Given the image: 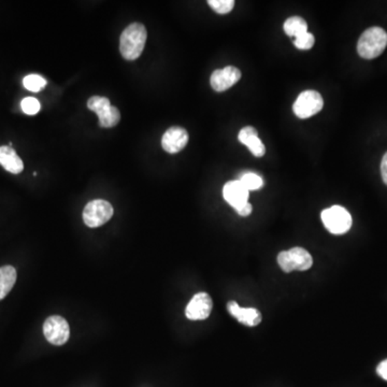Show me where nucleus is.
Returning <instances> with one entry per match:
<instances>
[{
  "label": "nucleus",
  "mask_w": 387,
  "mask_h": 387,
  "mask_svg": "<svg viewBox=\"0 0 387 387\" xmlns=\"http://www.w3.org/2000/svg\"><path fill=\"white\" fill-rule=\"evenodd\" d=\"M146 27L140 23H132L125 28L119 40V51L127 61L139 59L146 46Z\"/></svg>",
  "instance_id": "1"
},
{
  "label": "nucleus",
  "mask_w": 387,
  "mask_h": 387,
  "mask_svg": "<svg viewBox=\"0 0 387 387\" xmlns=\"http://www.w3.org/2000/svg\"><path fill=\"white\" fill-rule=\"evenodd\" d=\"M387 47V32L381 27H371L358 40L357 52L361 59H373L380 57Z\"/></svg>",
  "instance_id": "2"
},
{
  "label": "nucleus",
  "mask_w": 387,
  "mask_h": 387,
  "mask_svg": "<svg viewBox=\"0 0 387 387\" xmlns=\"http://www.w3.org/2000/svg\"><path fill=\"white\" fill-rule=\"evenodd\" d=\"M278 264L286 273L294 270L306 271L309 270L313 265V258L305 248L295 246L288 251L279 253Z\"/></svg>",
  "instance_id": "3"
},
{
  "label": "nucleus",
  "mask_w": 387,
  "mask_h": 387,
  "mask_svg": "<svg viewBox=\"0 0 387 387\" xmlns=\"http://www.w3.org/2000/svg\"><path fill=\"white\" fill-rule=\"evenodd\" d=\"M321 221L327 230L334 235H344L352 227V217L341 206H333L321 212Z\"/></svg>",
  "instance_id": "4"
},
{
  "label": "nucleus",
  "mask_w": 387,
  "mask_h": 387,
  "mask_svg": "<svg viewBox=\"0 0 387 387\" xmlns=\"http://www.w3.org/2000/svg\"><path fill=\"white\" fill-rule=\"evenodd\" d=\"M113 217V207L106 200L97 199L88 202L83 211V221L86 226L97 228L109 222Z\"/></svg>",
  "instance_id": "5"
},
{
  "label": "nucleus",
  "mask_w": 387,
  "mask_h": 387,
  "mask_svg": "<svg viewBox=\"0 0 387 387\" xmlns=\"http://www.w3.org/2000/svg\"><path fill=\"white\" fill-rule=\"evenodd\" d=\"M323 106H324V100L319 92L312 90H305L295 101L292 111L299 119H309L321 112Z\"/></svg>",
  "instance_id": "6"
},
{
  "label": "nucleus",
  "mask_w": 387,
  "mask_h": 387,
  "mask_svg": "<svg viewBox=\"0 0 387 387\" xmlns=\"http://www.w3.org/2000/svg\"><path fill=\"white\" fill-rule=\"evenodd\" d=\"M44 337L54 346H63L70 337L68 321L59 315H53L47 319L43 324Z\"/></svg>",
  "instance_id": "7"
},
{
  "label": "nucleus",
  "mask_w": 387,
  "mask_h": 387,
  "mask_svg": "<svg viewBox=\"0 0 387 387\" xmlns=\"http://www.w3.org/2000/svg\"><path fill=\"white\" fill-rule=\"evenodd\" d=\"M213 302L207 292H198L186 307V317L190 321H202L211 315Z\"/></svg>",
  "instance_id": "8"
},
{
  "label": "nucleus",
  "mask_w": 387,
  "mask_h": 387,
  "mask_svg": "<svg viewBox=\"0 0 387 387\" xmlns=\"http://www.w3.org/2000/svg\"><path fill=\"white\" fill-rule=\"evenodd\" d=\"M240 79H241V71L236 67L228 66L213 71L210 83L215 92L221 93L232 88Z\"/></svg>",
  "instance_id": "9"
},
{
  "label": "nucleus",
  "mask_w": 387,
  "mask_h": 387,
  "mask_svg": "<svg viewBox=\"0 0 387 387\" xmlns=\"http://www.w3.org/2000/svg\"><path fill=\"white\" fill-rule=\"evenodd\" d=\"M188 142V134L180 126H173L163 134L161 146L167 153L176 154L182 151Z\"/></svg>",
  "instance_id": "10"
},
{
  "label": "nucleus",
  "mask_w": 387,
  "mask_h": 387,
  "mask_svg": "<svg viewBox=\"0 0 387 387\" xmlns=\"http://www.w3.org/2000/svg\"><path fill=\"white\" fill-rule=\"evenodd\" d=\"M248 195L250 192L239 180L227 182L223 188V197L236 211L248 204Z\"/></svg>",
  "instance_id": "11"
},
{
  "label": "nucleus",
  "mask_w": 387,
  "mask_h": 387,
  "mask_svg": "<svg viewBox=\"0 0 387 387\" xmlns=\"http://www.w3.org/2000/svg\"><path fill=\"white\" fill-rule=\"evenodd\" d=\"M227 310L237 321L246 326L254 327L261 324V313L255 308H241L236 301H229Z\"/></svg>",
  "instance_id": "12"
},
{
  "label": "nucleus",
  "mask_w": 387,
  "mask_h": 387,
  "mask_svg": "<svg viewBox=\"0 0 387 387\" xmlns=\"http://www.w3.org/2000/svg\"><path fill=\"white\" fill-rule=\"evenodd\" d=\"M239 141L248 146L255 157H263L266 153V148L261 140L258 138V132L254 127L246 126L242 128L238 135Z\"/></svg>",
  "instance_id": "13"
},
{
  "label": "nucleus",
  "mask_w": 387,
  "mask_h": 387,
  "mask_svg": "<svg viewBox=\"0 0 387 387\" xmlns=\"http://www.w3.org/2000/svg\"><path fill=\"white\" fill-rule=\"evenodd\" d=\"M0 165L13 175H19L24 169L20 156L9 146H0Z\"/></svg>",
  "instance_id": "14"
},
{
  "label": "nucleus",
  "mask_w": 387,
  "mask_h": 387,
  "mask_svg": "<svg viewBox=\"0 0 387 387\" xmlns=\"http://www.w3.org/2000/svg\"><path fill=\"white\" fill-rule=\"evenodd\" d=\"M17 282V270L12 266H3L0 268V300L7 296Z\"/></svg>",
  "instance_id": "15"
},
{
  "label": "nucleus",
  "mask_w": 387,
  "mask_h": 387,
  "mask_svg": "<svg viewBox=\"0 0 387 387\" xmlns=\"http://www.w3.org/2000/svg\"><path fill=\"white\" fill-rule=\"evenodd\" d=\"M283 28H284L285 34L290 37H295V38L308 32L307 22L300 17H292L288 19L285 21Z\"/></svg>",
  "instance_id": "16"
},
{
  "label": "nucleus",
  "mask_w": 387,
  "mask_h": 387,
  "mask_svg": "<svg viewBox=\"0 0 387 387\" xmlns=\"http://www.w3.org/2000/svg\"><path fill=\"white\" fill-rule=\"evenodd\" d=\"M98 119H99L100 126L103 127V128H111V127H115L119 122L121 113H119L117 108L111 106V107L105 110L103 112L98 115Z\"/></svg>",
  "instance_id": "17"
},
{
  "label": "nucleus",
  "mask_w": 387,
  "mask_h": 387,
  "mask_svg": "<svg viewBox=\"0 0 387 387\" xmlns=\"http://www.w3.org/2000/svg\"><path fill=\"white\" fill-rule=\"evenodd\" d=\"M239 181L244 184V188L251 192V190H261L264 186V180L261 177L258 176L254 172L244 173Z\"/></svg>",
  "instance_id": "18"
},
{
  "label": "nucleus",
  "mask_w": 387,
  "mask_h": 387,
  "mask_svg": "<svg viewBox=\"0 0 387 387\" xmlns=\"http://www.w3.org/2000/svg\"><path fill=\"white\" fill-rule=\"evenodd\" d=\"M23 84H24L26 90L37 93V92H39L44 86H47V81H46V79L42 78L41 76H38V75H30V76L25 77L24 80H23Z\"/></svg>",
  "instance_id": "19"
},
{
  "label": "nucleus",
  "mask_w": 387,
  "mask_h": 387,
  "mask_svg": "<svg viewBox=\"0 0 387 387\" xmlns=\"http://www.w3.org/2000/svg\"><path fill=\"white\" fill-rule=\"evenodd\" d=\"M88 107L90 111H94L98 115L103 112L108 108L111 107V103H110V100L108 98L94 96V97H90L88 99Z\"/></svg>",
  "instance_id": "20"
},
{
  "label": "nucleus",
  "mask_w": 387,
  "mask_h": 387,
  "mask_svg": "<svg viewBox=\"0 0 387 387\" xmlns=\"http://www.w3.org/2000/svg\"><path fill=\"white\" fill-rule=\"evenodd\" d=\"M208 5L219 14H227L234 9V0H209Z\"/></svg>",
  "instance_id": "21"
},
{
  "label": "nucleus",
  "mask_w": 387,
  "mask_h": 387,
  "mask_svg": "<svg viewBox=\"0 0 387 387\" xmlns=\"http://www.w3.org/2000/svg\"><path fill=\"white\" fill-rule=\"evenodd\" d=\"M315 38L311 32H305L296 37L294 40L295 47L299 50H310L315 46Z\"/></svg>",
  "instance_id": "22"
},
{
  "label": "nucleus",
  "mask_w": 387,
  "mask_h": 387,
  "mask_svg": "<svg viewBox=\"0 0 387 387\" xmlns=\"http://www.w3.org/2000/svg\"><path fill=\"white\" fill-rule=\"evenodd\" d=\"M21 107H22L23 112L26 113L27 115H37L41 109L39 101L34 97H27L23 99Z\"/></svg>",
  "instance_id": "23"
},
{
  "label": "nucleus",
  "mask_w": 387,
  "mask_h": 387,
  "mask_svg": "<svg viewBox=\"0 0 387 387\" xmlns=\"http://www.w3.org/2000/svg\"><path fill=\"white\" fill-rule=\"evenodd\" d=\"M252 205L250 202L246 204V205L242 206L240 209L237 210V213H238L240 217H248V215H251L252 213Z\"/></svg>",
  "instance_id": "24"
},
{
  "label": "nucleus",
  "mask_w": 387,
  "mask_h": 387,
  "mask_svg": "<svg viewBox=\"0 0 387 387\" xmlns=\"http://www.w3.org/2000/svg\"><path fill=\"white\" fill-rule=\"evenodd\" d=\"M377 373L382 379L387 381V359H385L380 365L377 366Z\"/></svg>",
  "instance_id": "25"
},
{
  "label": "nucleus",
  "mask_w": 387,
  "mask_h": 387,
  "mask_svg": "<svg viewBox=\"0 0 387 387\" xmlns=\"http://www.w3.org/2000/svg\"><path fill=\"white\" fill-rule=\"evenodd\" d=\"M381 175H382L383 182L387 186V152L383 156L382 163H381Z\"/></svg>",
  "instance_id": "26"
}]
</instances>
